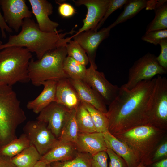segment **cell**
<instances>
[{
    "label": "cell",
    "mask_w": 167,
    "mask_h": 167,
    "mask_svg": "<svg viewBox=\"0 0 167 167\" xmlns=\"http://www.w3.org/2000/svg\"><path fill=\"white\" fill-rule=\"evenodd\" d=\"M154 83V78L140 82L131 89L123 85L120 87L105 113L110 133L114 135L148 124V102Z\"/></svg>",
    "instance_id": "obj_1"
},
{
    "label": "cell",
    "mask_w": 167,
    "mask_h": 167,
    "mask_svg": "<svg viewBox=\"0 0 167 167\" xmlns=\"http://www.w3.org/2000/svg\"><path fill=\"white\" fill-rule=\"evenodd\" d=\"M21 30L17 35H10L7 42L0 45V51L11 46H18L27 49L30 52L35 53L38 59L41 58L47 52L62 46L66 45L71 39L65 38L71 33H61V30L53 32L41 31L35 21L30 18L23 20Z\"/></svg>",
    "instance_id": "obj_2"
},
{
    "label": "cell",
    "mask_w": 167,
    "mask_h": 167,
    "mask_svg": "<svg viewBox=\"0 0 167 167\" xmlns=\"http://www.w3.org/2000/svg\"><path fill=\"white\" fill-rule=\"evenodd\" d=\"M167 131L147 124L113 135L126 143L139 161L145 166L151 164L153 152L164 139Z\"/></svg>",
    "instance_id": "obj_3"
},
{
    "label": "cell",
    "mask_w": 167,
    "mask_h": 167,
    "mask_svg": "<svg viewBox=\"0 0 167 167\" xmlns=\"http://www.w3.org/2000/svg\"><path fill=\"white\" fill-rule=\"evenodd\" d=\"M26 119L11 86L0 82V147L17 138V129Z\"/></svg>",
    "instance_id": "obj_4"
},
{
    "label": "cell",
    "mask_w": 167,
    "mask_h": 167,
    "mask_svg": "<svg viewBox=\"0 0 167 167\" xmlns=\"http://www.w3.org/2000/svg\"><path fill=\"white\" fill-rule=\"evenodd\" d=\"M31 53L18 46L5 48L0 51V82L10 86L17 82L30 80L28 68Z\"/></svg>",
    "instance_id": "obj_5"
},
{
    "label": "cell",
    "mask_w": 167,
    "mask_h": 167,
    "mask_svg": "<svg viewBox=\"0 0 167 167\" xmlns=\"http://www.w3.org/2000/svg\"><path fill=\"white\" fill-rule=\"evenodd\" d=\"M66 45L62 46L45 53L39 59L32 58L29 63L28 71L30 81L36 86L47 80L56 82L68 78L63 69V63L67 55Z\"/></svg>",
    "instance_id": "obj_6"
},
{
    "label": "cell",
    "mask_w": 167,
    "mask_h": 167,
    "mask_svg": "<svg viewBox=\"0 0 167 167\" xmlns=\"http://www.w3.org/2000/svg\"><path fill=\"white\" fill-rule=\"evenodd\" d=\"M167 130V79L157 75L148 102V124Z\"/></svg>",
    "instance_id": "obj_7"
},
{
    "label": "cell",
    "mask_w": 167,
    "mask_h": 167,
    "mask_svg": "<svg viewBox=\"0 0 167 167\" xmlns=\"http://www.w3.org/2000/svg\"><path fill=\"white\" fill-rule=\"evenodd\" d=\"M167 72L158 63L156 56L148 52L136 61L130 68L127 81L123 85L131 89L140 82L151 80L155 76L165 74Z\"/></svg>",
    "instance_id": "obj_8"
},
{
    "label": "cell",
    "mask_w": 167,
    "mask_h": 167,
    "mask_svg": "<svg viewBox=\"0 0 167 167\" xmlns=\"http://www.w3.org/2000/svg\"><path fill=\"white\" fill-rule=\"evenodd\" d=\"M23 130L31 145L34 147L41 156L54 146L58 139L46 124L37 120L28 121Z\"/></svg>",
    "instance_id": "obj_9"
},
{
    "label": "cell",
    "mask_w": 167,
    "mask_h": 167,
    "mask_svg": "<svg viewBox=\"0 0 167 167\" xmlns=\"http://www.w3.org/2000/svg\"><path fill=\"white\" fill-rule=\"evenodd\" d=\"M92 65L87 68L84 81L94 90L109 105L117 96L120 87L110 83L104 74L96 70Z\"/></svg>",
    "instance_id": "obj_10"
},
{
    "label": "cell",
    "mask_w": 167,
    "mask_h": 167,
    "mask_svg": "<svg viewBox=\"0 0 167 167\" xmlns=\"http://www.w3.org/2000/svg\"><path fill=\"white\" fill-rule=\"evenodd\" d=\"M5 20L11 29L18 32L25 18H31L32 11L25 0H0Z\"/></svg>",
    "instance_id": "obj_11"
},
{
    "label": "cell",
    "mask_w": 167,
    "mask_h": 167,
    "mask_svg": "<svg viewBox=\"0 0 167 167\" xmlns=\"http://www.w3.org/2000/svg\"><path fill=\"white\" fill-rule=\"evenodd\" d=\"M111 29L109 26L99 31L89 30L75 34L71 37L76 41L85 51L89 62L96 68L97 66L95 59L98 48L101 43L109 35Z\"/></svg>",
    "instance_id": "obj_12"
},
{
    "label": "cell",
    "mask_w": 167,
    "mask_h": 167,
    "mask_svg": "<svg viewBox=\"0 0 167 167\" xmlns=\"http://www.w3.org/2000/svg\"><path fill=\"white\" fill-rule=\"evenodd\" d=\"M69 111L64 106L54 101L40 112L36 120L46 124L58 139Z\"/></svg>",
    "instance_id": "obj_13"
},
{
    "label": "cell",
    "mask_w": 167,
    "mask_h": 167,
    "mask_svg": "<svg viewBox=\"0 0 167 167\" xmlns=\"http://www.w3.org/2000/svg\"><path fill=\"white\" fill-rule=\"evenodd\" d=\"M73 2L76 6L84 5L87 9L86 17L83 20V25L75 34H78L89 30H95L104 17L110 0H77Z\"/></svg>",
    "instance_id": "obj_14"
},
{
    "label": "cell",
    "mask_w": 167,
    "mask_h": 167,
    "mask_svg": "<svg viewBox=\"0 0 167 167\" xmlns=\"http://www.w3.org/2000/svg\"><path fill=\"white\" fill-rule=\"evenodd\" d=\"M28 2L40 29L46 32L57 31L59 24L51 20L49 17L53 12L52 4L46 0H28Z\"/></svg>",
    "instance_id": "obj_15"
},
{
    "label": "cell",
    "mask_w": 167,
    "mask_h": 167,
    "mask_svg": "<svg viewBox=\"0 0 167 167\" xmlns=\"http://www.w3.org/2000/svg\"><path fill=\"white\" fill-rule=\"evenodd\" d=\"M75 144L78 152L88 153L92 156L107 149L104 134L98 132H79Z\"/></svg>",
    "instance_id": "obj_16"
},
{
    "label": "cell",
    "mask_w": 167,
    "mask_h": 167,
    "mask_svg": "<svg viewBox=\"0 0 167 167\" xmlns=\"http://www.w3.org/2000/svg\"><path fill=\"white\" fill-rule=\"evenodd\" d=\"M55 102L70 110L76 109L81 101L74 87L68 78L56 82Z\"/></svg>",
    "instance_id": "obj_17"
},
{
    "label": "cell",
    "mask_w": 167,
    "mask_h": 167,
    "mask_svg": "<svg viewBox=\"0 0 167 167\" xmlns=\"http://www.w3.org/2000/svg\"><path fill=\"white\" fill-rule=\"evenodd\" d=\"M76 90L81 101L88 104L106 113L107 108L101 97L84 80L68 78Z\"/></svg>",
    "instance_id": "obj_18"
},
{
    "label": "cell",
    "mask_w": 167,
    "mask_h": 167,
    "mask_svg": "<svg viewBox=\"0 0 167 167\" xmlns=\"http://www.w3.org/2000/svg\"><path fill=\"white\" fill-rule=\"evenodd\" d=\"M78 152L75 143L58 139L54 146L40 160L47 164L69 160L75 157Z\"/></svg>",
    "instance_id": "obj_19"
},
{
    "label": "cell",
    "mask_w": 167,
    "mask_h": 167,
    "mask_svg": "<svg viewBox=\"0 0 167 167\" xmlns=\"http://www.w3.org/2000/svg\"><path fill=\"white\" fill-rule=\"evenodd\" d=\"M104 134L107 148L112 150L123 158L128 167H135L138 165L139 161L126 143L119 140L109 131Z\"/></svg>",
    "instance_id": "obj_20"
},
{
    "label": "cell",
    "mask_w": 167,
    "mask_h": 167,
    "mask_svg": "<svg viewBox=\"0 0 167 167\" xmlns=\"http://www.w3.org/2000/svg\"><path fill=\"white\" fill-rule=\"evenodd\" d=\"M41 85L44 86L42 92L35 99L28 101L26 105L28 109L32 110L36 114H39L45 108L55 101L56 82L47 80L42 82Z\"/></svg>",
    "instance_id": "obj_21"
},
{
    "label": "cell",
    "mask_w": 167,
    "mask_h": 167,
    "mask_svg": "<svg viewBox=\"0 0 167 167\" xmlns=\"http://www.w3.org/2000/svg\"><path fill=\"white\" fill-rule=\"evenodd\" d=\"M147 0H129L124 6L123 11L116 19L108 26L111 29L118 24L132 18L146 6Z\"/></svg>",
    "instance_id": "obj_22"
},
{
    "label": "cell",
    "mask_w": 167,
    "mask_h": 167,
    "mask_svg": "<svg viewBox=\"0 0 167 167\" xmlns=\"http://www.w3.org/2000/svg\"><path fill=\"white\" fill-rule=\"evenodd\" d=\"M76 109L70 110L58 139L75 143L79 130L75 117Z\"/></svg>",
    "instance_id": "obj_23"
},
{
    "label": "cell",
    "mask_w": 167,
    "mask_h": 167,
    "mask_svg": "<svg viewBox=\"0 0 167 167\" xmlns=\"http://www.w3.org/2000/svg\"><path fill=\"white\" fill-rule=\"evenodd\" d=\"M41 156L34 147L31 145L11 160L16 167H33Z\"/></svg>",
    "instance_id": "obj_24"
},
{
    "label": "cell",
    "mask_w": 167,
    "mask_h": 167,
    "mask_svg": "<svg viewBox=\"0 0 167 167\" xmlns=\"http://www.w3.org/2000/svg\"><path fill=\"white\" fill-rule=\"evenodd\" d=\"M31 145L29 140L24 133L19 138L0 147V154L11 159Z\"/></svg>",
    "instance_id": "obj_25"
},
{
    "label": "cell",
    "mask_w": 167,
    "mask_h": 167,
    "mask_svg": "<svg viewBox=\"0 0 167 167\" xmlns=\"http://www.w3.org/2000/svg\"><path fill=\"white\" fill-rule=\"evenodd\" d=\"M63 69L68 78L84 80L85 79L86 66L69 56H66L64 60Z\"/></svg>",
    "instance_id": "obj_26"
},
{
    "label": "cell",
    "mask_w": 167,
    "mask_h": 167,
    "mask_svg": "<svg viewBox=\"0 0 167 167\" xmlns=\"http://www.w3.org/2000/svg\"><path fill=\"white\" fill-rule=\"evenodd\" d=\"M75 110V117L79 132H96L90 113L81 102Z\"/></svg>",
    "instance_id": "obj_27"
},
{
    "label": "cell",
    "mask_w": 167,
    "mask_h": 167,
    "mask_svg": "<svg viewBox=\"0 0 167 167\" xmlns=\"http://www.w3.org/2000/svg\"><path fill=\"white\" fill-rule=\"evenodd\" d=\"M81 103L90 113L96 132L104 134L109 131V121L105 113L88 104Z\"/></svg>",
    "instance_id": "obj_28"
},
{
    "label": "cell",
    "mask_w": 167,
    "mask_h": 167,
    "mask_svg": "<svg viewBox=\"0 0 167 167\" xmlns=\"http://www.w3.org/2000/svg\"><path fill=\"white\" fill-rule=\"evenodd\" d=\"M92 156L85 152H78L71 159L53 162L52 167H91Z\"/></svg>",
    "instance_id": "obj_29"
},
{
    "label": "cell",
    "mask_w": 167,
    "mask_h": 167,
    "mask_svg": "<svg viewBox=\"0 0 167 167\" xmlns=\"http://www.w3.org/2000/svg\"><path fill=\"white\" fill-rule=\"evenodd\" d=\"M154 11L155 17L147 26L145 33L152 31L167 28V2L156 8Z\"/></svg>",
    "instance_id": "obj_30"
},
{
    "label": "cell",
    "mask_w": 167,
    "mask_h": 167,
    "mask_svg": "<svg viewBox=\"0 0 167 167\" xmlns=\"http://www.w3.org/2000/svg\"><path fill=\"white\" fill-rule=\"evenodd\" d=\"M66 46L68 56L85 66L88 64L89 60L86 53L76 41L71 40Z\"/></svg>",
    "instance_id": "obj_31"
},
{
    "label": "cell",
    "mask_w": 167,
    "mask_h": 167,
    "mask_svg": "<svg viewBox=\"0 0 167 167\" xmlns=\"http://www.w3.org/2000/svg\"><path fill=\"white\" fill-rule=\"evenodd\" d=\"M167 38V29L154 30L145 34L142 37L143 41L155 45L159 44L161 41Z\"/></svg>",
    "instance_id": "obj_32"
},
{
    "label": "cell",
    "mask_w": 167,
    "mask_h": 167,
    "mask_svg": "<svg viewBox=\"0 0 167 167\" xmlns=\"http://www.w3.org/2000/svg\"><path fill=\"white\" fill-rule=\"evenodd\" d=\"M128 1V0H110L109 5L103 18L98 24L95 31H97L112 13L118 9L122 7Z\"/></svg>",
    "instance_id": "obj_33"
},
{
    "label": "cell",
    "mask_w": 167,
    "mask_h": 167,
    "mask_svg": "<svg viewBox=\"0 0 167 167\" xmlns=\"http://www.w3.org/2000/svg\"><path fill=\"white\" fill-rule=\"evenodd\" d=\"M167 158V140L164 139L155 150L151 159V164Z\"/></svg>",
    "instance_id": "obj_34"
},
{
    "label": "cell",
    "mask_w": 167,
    "mask_h": 167,
    "mask_svg": "<svg viewBox=\"0 0 167 167\" xmlns=\"http://www.w3.org/2000/svg\"><path fill=\"white\" fill-rule=\"evenodd\" d=\"M108 158L106 151L98 152L92 156L91 167H108Z\"/></svg>",
    "instance_id": "obj_35"
},
{
    "label": "cell",
    "mask_w": 167,
    "mask_h": 167,
    "mask_svg": "<svg viewBox=\"0 0 167 167\" xmlns=\"http://www.w3.org/2000/svg\"><path fill=\"white\" fill-rule=\"evenodd\" d=\"M106 152L110 159L108 167H128L125 161L112 150L107 148Z\"/></svg>",
    "instance_id": "obj_36"
},
{
    "label": "cell",
    "mask_w": 167,
    "mask_h": 167,
    "mask_svg": "<svg viewBox=\"0 0 167 167\" xmlns=\"http://www.w3.org/2000/svg\"><path fill=\"white\" fill-rule=\"evenodd\" d=\"M161 52L156 59L160 65L167 71V38L162 40L159 43Z\"/></svg>",
    "instance_id": "obj_37"
},
{
    "label": "cell",
    "mask_w": 167,
    "mask_h": 167,
    "mask_svg": "<svg viewBox=\"0 0 167 167\" xmlns=\"http://www.w3.org/2000/svg\"><path fill=\"white\" fill-rule=\"evenodd\" d=\"M59 4L58 12L59 15L64 18L72 16L76 13L74 7L71 5L67 3Z\"/></svg>",
    "instance_id": "obj_38"
},
{
    "label": "cell",
    "mask_w": 167,
    "mask_h": 167,
    "mask_svg": "<svg viewBox=\"0 0 167 167\" xmlns=\"http://www.w3.org/2000/svg\"><path fill=\"white\" fill-rule=\"evenodd\" d=\"M0 29L1 33V36L2 38L6 39V35L5 31L11 33L12 32V29L10 28L6 23L3 16L2 14L0 11Z\"/></svg>",
    "instance_id": "obj_39"
},
{
    "label": "cell",
    "mask_w": 167,
    "mask_h": 167,
    "mask_svg": "<svg viewBox=\"0 0 167 167\" xmlns=\"http://www.w3.org/2000/svg\"><path fill=\"white\" fill-rule=\"evenodd\" d=\"M167 2L166 0H147L145 10H155L156 8L163 5Z\"/></svg>",
    "instance_id": "obj_40"
},
{
    "label": "cell",
    "mask_w": 167,
    "mask_h": 167,
    "mask_svg": "<svg viewBox=\"0 0 167 167\" xmlns=\"http://www.w3.org/2000/svg\"><path fill=\"white\" fill-rule=\"evenodd\" d=\"M0 167H16L11 159L0 154Z\"/></svg>",
    "instance_id": "obj_41"
},
{
    "label": "cell",
    "mask_w": 167,
    "mask_h": 167,
    "mask_svg": "<svg viewBox=\"0 0 167 167\" xmlns=\"http://www.w3.org/2000/svg\"><path fill=\"white\" fill-rule=\"evenodd\" d=\"M150 165L152 167H167V158L154 162Z\"/></svg>",
    "instance_id": "obj_42"
},
{
    "label": "cell",
    "mask_w": 167,
    "mask_h": 167,
    "mask_svg": "<svg viewBox=\"0 0 167 167\" xmlns=\"http://www.w3.org/2000/svg\"><path fill=\"white\" fill-rule=\"evenodd\" d=\"M48 164L44 161L39 160L33 167H47Z\"/></svg>",
    "instance_id": "obj_43"
},
{
    "label": "cell",
    "mask_w": 167,
    "mask_h": 167,
    "mask_svg": "<svg viewBox=\"0 0 167 167\" xmlns=\"http://www.w3.org/2000/svg\"><path fill=\"white\" fill-rule=\"evenodd\" d=\"M135 167H146L142 163L140 162Z\"/></svg>",
    "instance_id": "obj_44"
},
{
    "label": "cell",
    "mask_w": 167,
    "mask_h": 167,
    "mask_svg": "<svg viewBox=\"0 0 167 167\" xmlns=\"http://www.w3.org/2000/svg\"><path fill=\"white\" fill-rule=\"evenodd\" d=\"M47 167H52L50 164H48L47 165Z\"/></svg>",
    "instance_id": "obj_45"
},
{
    "label": "cell",
    "mask_w": 167,
    "mask_h": 167,
    "mask_svg": "<svg viewBox=\"0 0 167 167\" xmlns=\"http://www.w3.org/2000/svg\"><path fill=\"white\" fill-rule=\"evenodd\" d=\"M2 44V42L0 41V45Z\"/></svg>",
    "instance_id": "obj_46"
}]
</instances>
